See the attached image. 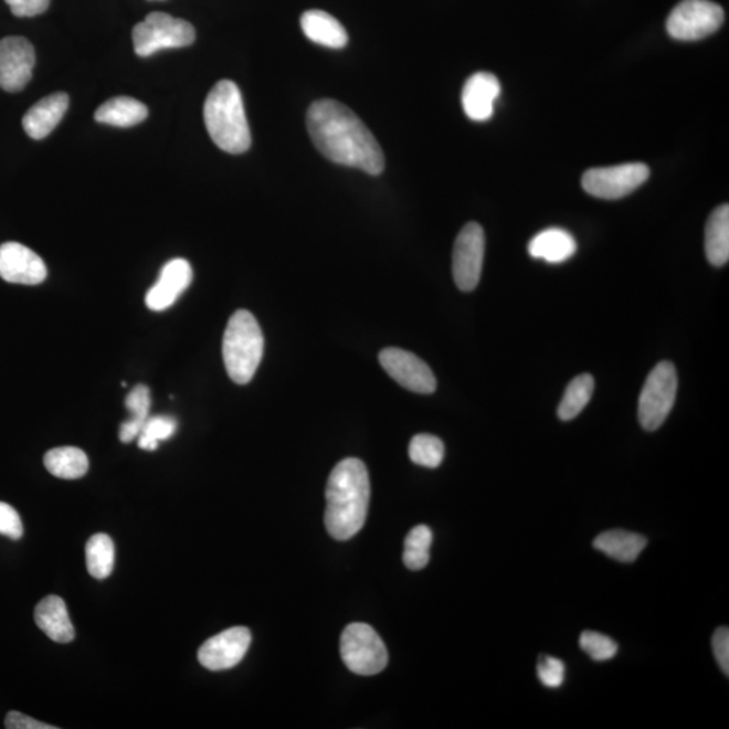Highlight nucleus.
Here are the masks:
<instances>
[{"label":"nucleus","mask_w":729,"mask_h":729,"mask_svg":"<svg viewBox=\"0 0 729 729\" xmlns=\"http://www.w3.org/2000/svg\"><path fill=\"white\" fill-rule=\"evenodd\" d=\"M0 533L12 540L23 537V525L20 514L9 504L0 501Z\"/></svg>","instance_id":"obj_33"},{"label":"nucleus","mask_w":729,"mask_h":729,"mask_svg":"<svg viewBox=\"0 0 729 729\" xmlns=\"http://www.w3.org/2000/svg\"><path fill=\"white\" fill-rule=\"evenodd\" d=\"M379 360L382 369L409 391L421 394L435 392L436 379L433 370L413 352L388 348L380 351Z\"/></svg>","instance_id":"obj_11"},{"label":"nucleus","mask_w":729,"mask_h":729,"mask_svg":"<svg viewBox=\"0 0 729 729\" xmlns=\"http://www.w3.org/2000/svg\"><path fill=\"white\" fill-rule=\"evenodd\" d=\"M303 33L315 44L340 49L348 44L349 35L336 18L320 10L304 12L300 20Z\"/></svg>","instance_id":"obj_19"},{"label":"nucleus","mask_w":729,"mask_h":729,"mask_svg":"<svg viewBox=\"0 0 729 729\" xmlns=\"http://www.w3.org/2000/svg\"><path fill=\"white\" fill-rule=\"evenodd\" d=\"M538 678L547 688H559L564 679L563 662L552 656H542L538 664Z\"/></svg>","instance_id":"obj_32"},{"label":"nucleus","mask_w":729,"mask_h":729,"mask_svg":"<svg viewBox=\"0 0 729 729\" xmlns=\"http://www.w3.org/2000/svg\"><path fill=\"white\" fill-rule=\"evenodd\" d=\"M307 129L316 148L328 160L373 176L384 170V154L372 131L342 103L331 99L313 103Z\"/></svg>","instance_id":"obj_1"},{"label":"nucleus","mask_w":729,"mask_h":729,"mask_svg":"<svg viewBox=\"0 0 729 729\" xmlns=\"http://www.w3.org/2000/svg\"><path fill=\"white\" fill-rule=\"evenodd\" d=\"M678 389L677 370L672 362H659L644 382L637 418L646 431H655L665 423L676 403Z\"/></svg>","instance_id":"obj_6"},{"label":"nucleus","mask_w":729,"mask_h":729,"mask_svg":"<svg viewBox=\"0 0 729 729\" xmlns=\"http://www.w3.org/2000/svg\"><path fill=\"white\" fill-rule=\"evenodd\" d=\"M46 471L54 477L76 479L88 472L89 461L83 450L72 446L57 447L45 454Z\"/></svg>","instance_id":"obj_24"},{"label":"nucleus","mask_w":729,"mask_h":729,"mask_svg":"<svg viewBox=\"0 0 729 729\" xmlns=\"http://www.w3.org/2000/svg\"><path fill=\"white\" fill-rule=\"evenodd\" d=\"M433 531L427 526L413 527L406 535L403 561L406 568L416 571L427 567Z\"/></svg>","instance_id":"obj_27"},{"label":"nucleus","mask_w":729,"mask_h":729,"mask_svg":"<svg viewBox=\"0 0 729 729\" xmlns=\"http://www.w3.org/2000/svg\"><path fill=\"white\" fill-rule=\"evenodd\" d=\"M593 391L594 380L591 374H580L571 380L558 406L559 419L568 422L579 416L591 401Z\"/></svg>","instance_id":"obj_26"},{"label":"nucleus","mask_w":729,"mask_h":729,"mask_svg":"<svg viewBox=\"0 0 729 729\" xmlns=\"http://www.w3.org/2000/svg\"><path fill=\"white\" fill-rule=\"evenodd\" d=\"M264 334L257 319L246 309L231 316L223 336V361L231 380L249 384L264 356Z\"/></svg>","instance_id":"obj_4"},{"label":"nucleus","mask_w":729,"mask_h":729,"mask_svg":"<svg viewBox=\"0 0 729 729\" xmlns=\"http://www.w3.org/2000/svg\"><path fill=\"white\" fill-rule=\"evenodd\" d=\"M148 118L144 103L129 96L113 97L96 109L95 120L117 127H131Z\"/></svg>","instance_id":"obj_23"},{"label":"nucleus","mask_w":729,"mask_h":729,"mask_svg":"<svg viewBox=\"0 0 729 729\" xmlns=\"http://www.w3.org/2000/svg\"><path fill=\"white\" fill-rule=\"evenodd\" d=\"M197 33L190 22L166 12H151L133 29L134 51L149 57L162 49L186 47L193 44Z\"/></svg>","instance_id":"obj_5"},{"label":"nucleus","mask_w":729,"mask_h":729,"mask_svg":"<svg viewBox=\"0 0 729 729\" xmlns=\"http://www.w3.org/2000/svg\"><path fill=\"white\" fill-rule=\"evenodd\" d=\"M70 106V96L56 93L44 97L24 114L22 125L28 136L33 139H44L60 120L63 119Z\"/></svg>","instance_id":"obj_17"},{"label":"nucleus","mask_w":729,"mask_h":729,"mask_svg":"<svg viewBox=\"0 0 729 729\" xmlns=\"http://www.w3.org/2000/svg\"><path fill=\"white\" fill-rule=\"evenodd\" d=\"M15 17H35L45 12L51 0H4Z\"/></svg>","instance_id":"obj_34"},{"label":"nucleus","mask_w":729,"mask_h":729,"mask_svg":"<svg viewBox=\"0 0 729 729\" xmlns=\"http://www.w3.org/2000/svg\"><path fill=\"white\" fill-rule=\"evenodd\" d=\"M192 278V266L187 260H170L163 265L157 283L146 294V307L151 311H166L190 287Z\"/></svg>","instance_id":"obj_15"},{"label":"nucleus","mask_w":729,"mask_h":729,"mask_svg":"<svg viewBox=\"0 0 729 729\" xmlns=\"http://www.w3.org/2000/svg\"><path fill=\"white\" fill-rule=\"evenodd\" d=\"M485 255V234L476 222L467 223L454 243L453 276L457 287L464 292L477 288L482 278Z\"/></svg>","instance_id":"obj_10"},{"label":"nucleus","mask_w":729,"mask_h":729,"mask_svg":"<svg viewBox=\"0 0 729 729\" xmlns=\"http://www.w3.org/2000/svg\"><path fill=\"white\" fill-rule=\"evenodd\" d=\"M409 454L413 464L435 469L445 458V445L435 435L419 434L412 437Z\"/></svg>","instance_id":"obj_28"},{"label":"nucleus","mask_w":729,"mask_h":729,"mask_svg":"<svg viewBox=\"0 0 729 729\" xmlns=\"http://www.w3.org/2000/svg\"><path fill=\"white\" fill-rule=\"evenodd\" d=\"M648 178L649 169L641 162L593 168L582 176V188L594 198L617 200L637 190Z\"/></svg>","instance_id":"obj_9"},{"label":"nucleus","mask_w":729,"mask_h":729,"mask_svg":"<svg viewBox=\"0 0 729 729\" xmlns=\"http://www.w3.org/2000/svg\"><path fill=\"white\" fill-rule=\"evenodd\" d=\"M35 624L53 642L70 643L75 640V630L71 622L68 608L59 595H47L35 606Z\"/></svg>","instance_id":"obj_18"},{"label":"nucleus","mask_w":729,"mask_h":729,"mask_svg":"<svg viewBox=\"0 0 729 729\" xmlns=\"http://www.w3.org/2000/svg\"><path fill=\"white\" fill-rule=\"evenodd\" d=\"M577 243L573 235L567 230L552 228L540 231L528 243V253L531 257L545 260L550 264H561L573 257Z\"/></svg>","instance_id":"obj_20"},{"label":"nucleus","mask_w":729,"mask_h":729,"mask_svg":"<svg viewBox=\"0 0 729 729\" xmlns=\"http://www.w3.org/2000/svg\"><path fill=\"white\" fill-rule=\"evenodd\" d=\"M125 405L127 411L130 412V421L141 424L144 427L150 413V389L146 385L134 387L126 397Z\"/></svg>","instance_id":"obj_31"},{"label":"nucleus","mask_w":729,"mask_h":729,"mask_svg":"<svg viewBox=\"0 0 729 729\" xmlns=\"http://www.w3.org/2000/svg\"><path fill=\"white\" fill-rule=\"evenodd\" d=\"M251 643L252 634L247 628H229L204 642L199 648L198 659L211 672L229 670L245 658Z\"/></svg>","instance_id":"obj_13"},{"label":"nucleus","mask_w":729,"mask_h":729,"mask_svg":"<svg viewBox=\"0 0 729 729\" xmlns=\"http://www.w3.org/2000/svg\"><path fill=\"white\" fill-rule=\"evenodd\" d=\"M204 122L219 149L241 155L251 148L252 134L241 91L235 83L221 81L210 91L204 103Z\"/></svg>","instance_id":"obj_3"},{"label":"nucleus","mask_w":729,"mask_h":729,"mask_svg":"<svg viewBox=\"0 0 729 729\" xmlns=\"http://www.w3.org/2000/svg\"><path fill=\"white\" fill-rule=\"evenodd\" d=\"M370 479L367 466L357 458H346L334 467L326 488L325 522L328 533L348 540L367 521Z\"/></svg>","instance_id":"obj_2"},{"label":"nucleus","mask_w":729,"mask_h":729,"mask_svg":"<svg viewBox=\"0 0 729 729\" xmlns=\"http://www.w3.org/2000/svg\"><path fill=\"white\" fill-rule=\"evenodd\" d=\"M705 252L710 264L722 266L729 260V207L722 204L710 214L705 229Z\"/></svg>","instance_id":"obj_22"},{"label":"nucleus","mask_w":729,"mask_h":729,"mask_svg":"<svg viewBox=\"0 0 729 729\" xmlns=\"http://www.w3.org/2000/svg\"><path fill=\"white\" fill-rule=\"evenodd\" d=\"M4 727L9 729H57V727L34 720L32 717L17 712V710H11V712L6 716Z\"/></svg>","instance_id":"obj_36"},{"label":"nucleus","mask_w":729,"mask_h":729,"mask_svg":"<svg viewBox=\"0 0 729 729\" xmlns=\"http://www.w3.org/2000/svg\"><path fill=\"white\" fill-rule=\"evenodd\" d=\"M593 546L619 562L630 563L642 554L644 547L647 546V539L640 533L612 530L600 533L594 539Z\"/></svg>","instance_id":"obj_21"},{"label":"nucleus","mask_w":729,"mask_h":729,"mask_svg":"<svg viewBox=\"0 0 729 729\" xmlns=\"http://www.w3.org/2000/svg\"><path fill=\"white\" fill-rule=\"evenodd\" d=\"M500 93V82L495 75L488 72L474 73L462 89V107L472 120H488L494 115L495 103Z\"/></svg>","instance_id":"obj_16"},{"label":"nucleus","mask_w":729,"mask_h":729,"mask_svg":"<svg viewBox=\"0 0 729 729\" xmlns=\"http://www.w3.org/2000/svg\"><path fill=\"white\" fill-rule=\"evenodd\" d=\"M580 647L593 661H610L617 654V644L610 636L599 632L585 631L580 637Z\"/></svg>","instance_id":"obj_30"},{"label":"nucleus","mask_w":729,"mask_h":729,"mask_svg":"<svg viewBox=\"0 0 729 729\" xmlns=\"http://www.w3.org/2000/svg\"><path fill=\"white\" fill-rule=\"evenodd\" d=\"M85 561L88 573L96 580H105L113 573L115 546L106 533H96L85 546Z\"/></svg>","instance_id":"obj_25"},{"label":"nucleus","mask_w":729,"mask_h":729,"mask_svg":"<svg viewBox=\"0 0 729 729\" xmlns=\"http://www.w3.org/2000/svg\"><path fill=\"white\" fill-rule=\"evenodd\" d=\"M725 22V11L710 0H684L667 18V33L678 41H697L714 34Z\"/></svg>","instance_id":"obj_8"},{"label":"nucleus","mask_w":729,"mask_h":729,"mask_svg":"<svg viewBox=\"0 0 729 729\" xmlns=\"http://www.w3.org/2000/svg\"><path fill=\"white\" fill-rule=\"evenodd\" d=\"M340 655L349 670L358 676H374L388 665L384 642L368 624L352 623L340 637Z\"/></svg>","instance_id":"obj_7"},{"label":"nucleus","mask_w":729,"mask_h":729,"mask_svg":"<svg viewBox=\"0 0 729 729\" xmlns=\"http://www.w3.org/2000/svg\"><path fill=\"white\" fill-rule=\"evenodd\" d=\"M35 52L23 36H6L0 41V88L20 93L33 75Z\"/></svg>","instance_id":"obj_12"},{"label":"nucleus","mask_w":729,"mask_h":729,"mask_svg":"<svg viewBox=\"0 0 729 729\" xmlns=\"http://www.w3.org/2000/svg\"><path fill=\"white\" fill-rule=\"evenodd\" d=\"M714 653L721 672L729 674V631L727 627H720L715 632L712 640Z\"/></svg>","instance_id":"obj_35"},{"label":"nucleus","mask_w":729,"mask_h":729,"mask_svg":"<svg viewBox=\"0 0 729 729\" xmlns=\"http://www.w3.org/2000/svg\"><path fill=\"white\" fill-rule=\"evenodd\" d=\"M47 276L44 260L18 242L0 245V277L11 284L39 285Z\"/></svg>","instance_id":"obj_14"},{"label":"nucleus","mask_w":729,"mask_h":729,"mask_svg":"<svg viewBox=\"0 0 729 729\" xmlns=\"http://www.w3.org/2000/svg\"><path fill=\"white\" fill-rule=\"evenodd\" d=\"M178 430V421L172 416L158 415L149 416L146 421L141 434L138 435V447L146 452H155L158 443L168 441Z\"/></svg>","instance_id":"obj_29"}]
</instances>
